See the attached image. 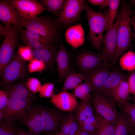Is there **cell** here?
I'll use <instances>...</instances> for the list:
<instances>
[{"mask_svg":"<svg viewBox=\"0 0 135 135\" xmlns=\"http://www.w3.org/2000/svg\"><path fill=\"white\" fill-rule=\"evenodd\" d=\"M105 120L97 113L95 114L88 117L83 121L77 122L79 126L86 124H92L95 123H102Z\"/></svg>","mask_w":135,"mask_h":135,"instance_id":"obj_39","label":"cell"},{"mask_svg":"<svg viewBox=\"0 0 135 135\" xmlns=\"http://www.w3.org/2000/svg\"><path fill=\"white\" fill-rule=\"evenodd\" d=\"M14 121L4 120L0 121V135H16V128L12 125Z\"/></svg>","mask_w":135,"mask_h":135,"instance_id":"obj_31","label":"cell"},{"mask_svg":"<svg viewBox=\"0 0 135 135\" xmlns=\"http://www.w3.org/2000/svg\"><path fill=\"white\" fill-rule=\"evenodd\" d=\"M41 3L45 6L46 10L57 15L62 7L65 0H40Z\"/></svg>","mask_w":135,"mask_h":135,"instance_id":"obj_29","label":"cell"},{"mask_svg":"<svg viewBox=\"0 0 135 135\" xmlns=\"http://www.w3.org/2000/svg\"><path fill=\"white\" fill-rule=\"evenodd\" d=\"M130 93L128 82L123 80L118 85L114 95L113 100L116 105L128 102Z\"/></svg>","mask_w":135,"mask_h":135,"instance_id":"obj_22","label":"cell"},{"mask_svg":"<svg viewBox=\"0 0 135 135\" xmlns=\"http://www.w3.org/2000/svg\"><path fill=\"white\" fill-rule=\"evenodd\" d=\"M87 4L84 0H66L56 19V22L60 26H68L74 24L79 20Z\"/></svg>","mask_w":135,"mask_h":135,"instance_id":"obj_5","label":"cell"},{"mask_svg":"<svg viewBox=\"0 0 135 135\" xmlns=\"http://www.w3.org/2000/svg\"><path fill=\"white\" fill-rule=\"evenodd\" d=\"M24 20L29 21L46 10V8L36 0H10Z\"/></svg>","mask_w":135,"mask_h":135,"instance_id":"obj_9","label":"cell"},{"mask_svg":"<svg viewBox=\"0 0 135 135\" xmlns=\"http://www.w3.org/2000/svg\"><path fill=\"white\" fill-rule=\"evenodd\" d=\"M32 102L9 98L6 107L2 111L4 120H22L31 106Z\"/></svg>","mask_w":135,"mask_h":135,"instance_id":"obj_11","label":"cell"},{"mask_svg":"<svg viewBox=\"0 0 135 135\" xmlns=\"http://www.w3.org/2000/svg\"><path fill=\"white\" fill-rule=\"evenodd\" d=\"M103 122L102 123H97L92 124H86L79 126V127L81 128L88 132H95Z\"/></svg>","mask_w":135,"mask_h":135,"instance_id":"obj_42","label":"cell"},{"mask_svg":"<svg viewBox=\"0 0 135 135\" xmlns=\"http://www.w3.org/2000/svg\"><path fill=\"white\" fill-rule=\"evenodd\" d=\"M42 108L31 106L22 119L29 131L37 135L44 132L42 119Z\"/></svg>","mask_w":135,"mask_h":135,"instance_id":"obj_14","label":"cell"},{"mask_svg":"<svg viewBox=\"0 0 135 135\" xmlns=\"http://www.w3.org/2000/svg\"><path fill=\"white\" fill-rule=\"evenodd\" d=\"M54 86L53 83L48 82L42 86L39 92L40 96L41 98H48L54 95Z\"/></svg>","mask_w":135,"mask_h":135,"instance_id":"obj_36","label":"cell"},{"mask_svg":"<svg viewBox=\"0 0 135 135\" xmlns=\"http://www.w3.org/2000/svg\"><path fill=\"white\" fill-rule=\"evenodd\" d=\"M84 80V77L82 74L78 73L71 71L66 78L63 86L61 88L62 91L74 89L81 84Z\"/></svg>","mask_w":135,"mask_h":135,"instance_id":"obj_23","label":"cell"},{"mask_svg":"<svg viewBox=\"0 0 135 135\" xmlns=\"http://www.w3.org/2000/svg\"><path fill=\"white\" fill-rule=\"evenodd\" d=\"M115 124L105 120L98 128L96 132L97 135H114Z\"/></svg>","mask_w":135,"mask_h":135,"instance_id":"obj_33","label":"cell"},{"mask_svg":"<svg viewBox=\"0 0 135 135\" xmlns=\"http://www.w3.org/2000/svg\"><path fill=\"white\" fill-rule=\"evenodd\" d=\"M79 135H89V132L79 127L78 130Z\"/></svg>","mask_w":135,"mask_h":135,"instance_id":"obj_48","label":"cell"},{"mask_svg":"<svg viewBox=\"0 0 135 135\" xmlns=\"http://www.w3.org/2000/svg\"><path fill=\"white\" fill-rule=\"evenodd\" d=\"M134 128L126 114L122 111L119 113L115 124L114 135H128Z\"/></svg>","mask_w":135,"mask_h":135,"instance_id":"obj_21","label":"cell"},{"mask_svg":"<svg viewBox=\"0 0 135 135\" xmlns=\"http://www.w3.org/2000/svg\"><path fill=\"white\" fill-rule=\"evenodd\" d=\"M129 135H135V128L131 132Z\"/></svg>","mask_w":135,"mask_h":135,"instance_id":"obj_51","label":"cell"},{"mask_svg":"<svg viewBox=\"0 0 135 135\" xmlns=\"http://www.w3.org/2000/svg\"><path fill=\"white\" fill-rule=\"evenodd\" d=\"M41 114L44 132L53 131L58 128L61 119L59 113L53 110L42 108Z\"/></svg>","mask_w":135,"mask_h":135,"instance_id":"obj_19","label":"cell"},{"mask_svg":"<svg viewBox=\"0 0 135 135\" xmlns=\"http://www.w3.org/2000/svg\"><path fill=\"white\" fill-rule=\"evenodd\" d=\"M85 10L89 26L88 39L94 47L100 50L103 33L106 30L108 11L104 12H97L88 4Z\"/></svg>","mask_w":135,"mask_h":135,"instance_id":"obj_2","label":"cell"},{"mask_svg":"<svg viewBox=\"0 0 135 135\" xmlns=\"http://www.w3.org/2000/svg\"><path fill=\"white\" fill-rule=\"evenodd\" d=\"M112 71L105 65L87 72L82 73L84 80L90 84L94 93H100L105 82Z\"/></svg>","mask_w":135,"mask_h":135,"instance_id":"obj_13","label":"cell"},{"mask_svg":"<svg viewBox=\"0 0 135 135\" xmlns=\"http://www.w3.org/2000/svg\"><path fill=\"white\" fill-rule=\"evenodd\" d=\"M60 26L54 20L46 16L37 17L28 21L24 20L22 26L41 35L54 43L59 37Z\"/></svg>","mask_w":135,"mask_h":135,"instance_id":"obj_3","label":"cell"},{"mask_svg":"<svg viewBox=\"0 0 135 135\" xmlns=\"http://www.w3.org/2000/svg\"><path fill=\"white\" fill-rule=\"evenodd\" d=\"M76 62L78 68L82 73L104 65L102 56L90 51H82L78 54L76 58Z\"/></svg>","mask_w":135,"mask_h":135,"instance_id":"obj_10","label":"cell"},{"mask_svg":"<svg viewBox=\"0 0 135 135\" xmlns=\"http://www.w3.org/2000/svg\"><path fill=\"white\" fill-rule=\"evenodd\" d=\"M125 78V76L120 71L117 70L112 71L104 83L100 94L113 99L116 87Z\"/></svg>","mask_w":135,"mask_h":135,"instance_id":"obj_18","label":"cell"},{"mask_svg":"<svg viewBox=\"0 0 135 135\" xmlns=\"http://www.w3.org/2000/svg\"><path fill=\"white\" fill-rule=\"evenodd\" d=\"M32 49L33 56L34 58L43 62L49 66L53 65L56 53L54 46L48 48Z\"/></svg>","mask_w":135,"mask_h":135,"instance_id":"obj_20","label":"cell"},{"mask_svg":"<svg viewBox=\"0 0 135 135\" xmlns=\"http://www.w3.org/2000/svg\"><path fill=\"white\" fill-rule=\"evenodd\" d=\"M17 52L25 61H30L34 59L32 49L28 46H19Z\"/></svg>","mask_w":135,"mask_h":135,"instance_id":"obj_37","label":"cell"},{"mask_svg":"<svg viewBox=\"0 0 135 135\" xmlns=\"http://www.w3.org/2000/svg\"><path fill=\"white\" fill-rule=\"evenodd\" d=\"M110 0H88L87 1L91 4L97 6L102 8L108 6Z\"/></svg>","mask_w":135,"mask_h":135,"instance_id":"obj_43","label":"cell"},{"mask_svg":"<svg viewBox=\"0 0 135 135\" xmlns=\"http://www.w3.org/2000/svg\"></svg>","mask_w":135,"mask_h":135,"instance_id":"obj_55","label":"cell"},{"mask_svg":"<svg viewBox=\"0 0 135 135\" xmlns=\"http://www.w3.org/2000/svg\"><path fill=\"white\" fill-rule=\"evenodd\" d=\"M47 135H65L62 133L60 132L59 133H56L54 134L49 133Z\"/></svg>","mask_w":135,"mask_h":135,"instance_id":"obj_50","label":"cell"},{"mask_svg":"<svg viewBox=\"0 0 135 135\" xmlns=\"http://www.w3.org/2000/svg\"><path fill=\"white\" fill-rule=\"evenodd\" d=\"M92 102L96 112L107 122L115 124L119 113L114 100L100 93H95L91 98Z\"/></svg>","mask_w":135,"mask_h":135,"instance_id":"obj_6","label":"cell"},{"mask_svg":"<svg viewBox=\"0 0 135 135\" xmlns=\"http://www.w3.org/2000/svg\"><path fill=\"white\" fill-rule=\"evenodd\" d=\"M127 82L129 86L130 92L134 94H135V72L131 74Z\"/></svg>","mask_w":135,"mask_h":135,"instance_id":"obj_45","label":"cell"},{"mask_svg":"<svg viewBox=\"0 0 135 135\" xmlns=\"http://www.w3.org/2000/svg\"><path fill=\"white\" fill-rule=\"evenodd\" d=\"M6 32L0 49V75L2 77L4 69L13 57L20 37L21 27L5 24Z\"/></svg>","mask_w":135,"mask_h":135,"instance_id":"obj_4","label":"cell"},{"mask_svg":"<svg viewBox=\"0 0 135 135\" xmlns=\"http://www.w3.org/2000/svg\"><path fill=\"white\" fill-rule=\"evenodd\" d=\"M6 30L4 26L0 23V34L1 36L4 37L6 34Z\"/></svg>","mask_w":135,"mask_h":135,"instance_id":"obj_47","label":"cell"},{"mask_svg":"<svg viewBox=\"0 0 135 135\" xmlns=\"http://www.w3.org/2000/svg\"><path fill=\"white\" fill-rule=\"evenodd\" d=\"M120 18V13L113 25L106 31L102 39V56L104 64L109 67L113 61L116 54Z\"/></svg>","mask_w":135,"mask_h":135,"instance_id":"obj_8","label":"cell"},{"mask_svg":"<svg viewBox=\"0 0 135 135\" xmlns=\"http://www.w3.org/2000/svg\"><path fill=\"white\" fill-rule=\"evenodd\" d=\"M20 37L22 40H32L52 45L53 43L40 34L26 29H23L22 27L20 29Z\"/></svg>","mask_w":135,"mask_h":135,"instance_id":"obj_28","label":"cell"},{"mask_svg":"<svg viewBox=\"0 0 135 135\" xmlns=\"http://www.w3.org/2000/svg\"><path fill=\"white\" fill-rule=\"evenodd\" d=\"M8 98L6 92L4 90H0V110H2L6 107Z\"/></svg>","mask_w":135,"mask_h":135,"instance_id":"obj_41","label":"cell"},{"mask_svg":"<svg viewBox=\"0 0 135 135\" xmlns=\"http://www.w3.org/2000/svg\"><path fill=\"white\" fill-rule=\"evenodd\" d=\"M25 62L16 52L4 69L0 86L11 84L24 78L26 72Z\"/></svg>","mask_w":135,"mask_h":135,"instance_id":"obj_7","label":"cell"},{"mask_svg":"<svg viewBox=\"0 0 135 135\" xmlns=\"http://www.w3.org/2000/svg\"><path fill=\"white\" fill-rule=\"evenodd\" d=\"M46 65L43 62L35 58L30 61L28 68L30 73L41 72L45 68Z\"/></svg>","mask_w":135,"mask_h":135,"instance_id":"obj_35","label":"cell"},{"mask_svg":"<svg viewBox=\"0 0 135 135\" xmlns=\"http://www.w3.org/2000/svg\"><path fill=\"white\" fill-rule=\"evenodd\" d=\"M132 11L126 2H123L121 5L120 18L118 30L116 47L114 59L110 67L114 66L118 58L130 47L132 37L130 16Z\"/></svg>","mask_w":135,"mask_h":135,"instance_id":"obj_1","label":"cell"},{"mask_svg":"<svg viewBox=\"0 0 135 135\" xmlns=\"http://www.w3.org/2000/svg\"><path fill=\"white\" fill-rule=\"evenodd\" d=\"M120 66L122 70L130 71L135 69V52L130 51L119 60Z\"/></svg>","mask_w":135,"mask_h":135,"instance_id":"obj_26","label":"cell"},{"mask_svg":"<svg viewBox=\"0 0 135 135\" xmlns=\"http://www.w3.org/2000/svg\"><path fill=\"white\" fill-rule=\"evenodd\" d=\"M117 106L126 114L135 128V104H132L127 102Z\"/></svg>","mask_w":135,"mask_h":135,"instance_id":"obj_30","label":"cell"},{"mask_svg":"<svg viewBox=\"0 0 135 135\" xmlns=\"http://www.w3.org/2000/svg\"><path fill=\"white\" fill-rule=\"evenodd\" d=\"M16 135H37L29 131L27 132L22 128H16Z\"/></svg>","mask_w":135,"mask_h":135,"instance_id":"obj_46","label":"cell"},{"mask_svg":"<svg viewBox=\"0 0 135 135\" xmlns=\"http://www.w3.org/2000/svg\"><path fill=\"white\" fill-rule=\"evenodd\" d=\"M50 102L58 108L64 111H72L78 106L76 97L67 91H62L54 94Z\"/></svg>","mask_w":135,"mask_h":135,"instance_id":"obj_16","label":"cell"},{"mask_svg":"<svg viewBox=\"0 0 135 135\" xmlns=\"http://www.w3.org/2000/svg\"><path fill=\"white\" fill-rule=\"evenodd\" d=\"M5 90L6 92L8 98L22 100L27 102H32L33 100L29 97L20 94L14 90L5 86Z\"/></svg>","mask_w":135,"mask_h":135,"instance_id":"obj_34","label":"cell"},{"mask_svg":"<svg viewBox=\"0 0 135 135\" xmlns=\"http://www.w3.org/2000/svg\"><path fill=\"white\" fill-rule=\"evenodd\" d=\"M74 135H79V132L78 131H78L76 132V134H74Z\"/></svg>","mask_w":135,"mask_h":135,"instance_id":"obj_53","label":"cell"},{"mask_svg":"<svg viewBox=\"0 0 135 135\" xmlns=\"http://www.w3.org/2000/svg\"><path fill=\"white\" fill-rule=\"evenodd\" d=\"M130 24L133 26L134 31V32H132V36L135 38V16L132 18Z\"/></svg>","mask_w":135,"mask_h":135,"instance_id":"obj_49","label":"cell"},{"mask_svg":"<svg viewBox=\"0 0 135 135\" xmlns=\"http://www.w3.org/2000/svg\"><path fill=\"white\" fill-rule=\"evenodd\" d=\"M67 42L74 49L77 48L84 43L85 34L81 23L69 28L65 35Z\"/></svg>","mask_w":135,"mask_h":135,"instance_id":"obj_17","label":"cell"},{"mask_svg":"<svg viewBox=\"0 0 135 135\" xmlns=\"http://www.w3.org/2000/svg\"><path fill=\"white\" fill-rule=\"evenodd\" d=\"M134 103L135 104V94H134Z\"/></svg>","mask_w":135,"mask_h":135,"instance_id":"obj_54","label":"cell"},{"mask_svg":"<svg viewBox=\"0 0 135 135\" xmlns=\"http://www.w3.org/2000/svg\"><path fill=\"white\" fill-rule=\"evenodd\" d=\"M0 20L4 24L21 27L24 21L9 0L0 1Z\"/></svg>","mask_w":135,"mask_h":135,"instance_id":"obj_12","label":"cell"},{"mask_svg":"<svg viewBox=\"0 0 135 135\" xmlns=\"http://www.w3.org/2000/svg\"><path fill=\"white\" fill-rule=\"evenodd\" d=\"M89 135H97L96 132H89Z\"/></svg>","mask_w":135,"mask_h":135,"instance_id":"obj_52","label":"cell"},{"mask_svg":"<svg viewBox=\"0 0 135 135\" xmlns=\"http://www.w3.org/2000/svg\"><path fill=\"white\" fill-rule=\"evenodd\" d=\"M120 2L119 0H109V9L107 13L106 31L109 30L113 25L115 20L120 14L119 13V8Z\"/></svg>","mask_w":135,"mask_h":135,"instance_id":"obj_25","label":"cell"},{"mask_svg":"<svg viewBox=\"0 0 135 135\" xmlns=\"http://www.w3.org/2000/svg\"><path fill=\"white\" fill-rule=\"evenodd\" d=\"M94 114L92 108L90 103L82 102L78 108L76 120L77 122H80Z\"/></svg>","mask_w":135,"mask_h":135,"instance_id":"obj_27","label":"cell"},{"mask_svg":"<svg viewBox=\"0 0 135 135\" xmlns=\"http://www.w3.org/2000/svg\"><path fill=\"white\" fill-rule=\"evenodd\" d=\"M70 118L69 116L65 118L61 126L60 132L65 135H69Z\"/></svg>","mask_w":135,"mask_h":135,"instance_id":"obj_44","label":"cell"},{"mask_svg":"<svg viewBox=\"0 0 135 135\" xmlns=\"http://www.w3.org/2000/svg\"><path fill=\"white\" fill-rule=\"evenodd\" d=\"M69 118V135H74L79 128V125L73 115H70Z\"/></svg>","mask_w":135,"mask_h":135,"instance_id":"obj_40","label":"cell"},{"mask_svg":"<svg viewBox=\"0 0 135 135\" xmlns=\"http://www.w3.org/2000/svg\"><path fill=\"white\" fill-rule=\"evenodd\" d=\"M20 94L26 96L33 100L35 99L34 95L29 90L26 85L22 83L10 84L6 86Z\"/></svg>","mask_w":135,"mask_h":135,"instance_id":"obj_32","label":"cell"},{"mask_svg":"<svg viewBox=\"0 0 135 135\" xmlns=\"http://www.w3.org/2000/svg\"><path fill=\"white\" fill-rule=\"evenodd\" d=\"M57 66L59 80L64 81L66 76L71 71L70 56L64 44L61 43L59 49L56 52L55 59Z\"/></svg>","mask_w":135,"mask_h":135,"instance_id":"obj_15","label":"cell"},{"mask_svg":"<svg viewBox=\"0 0 135 135\" xmlns=\"http://www.w3.org/2000/svg\"><path fill=\"white\" fill-rule=\"evenodd\" d=\"M25 84L33 94L39 92L42 86L40 81L34 78H28Z\"/></svg>","mask_w":135,"mask_h":135,"instance_id":"obj_38","label":"cell"},{"mask_svg":"<svg viewBox=\"0 0 135 135\" xmlns=\"http://www.w3.org/2000/svg\"><path fill=\"white\" fill-rule=\"evenodd\" d=\"M86 81L74 89V95L80 99L82 102L89 103L91 98L90 92L92 91V89L90 84Z\"/></svg>","mask_w":135,"mask_h":135,"instance_id":"obj_24","label":"cell"}]
</instances>
